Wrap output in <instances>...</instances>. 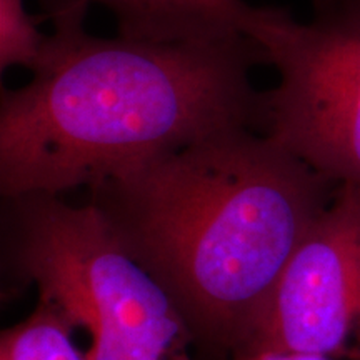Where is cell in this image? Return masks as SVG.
<instances>
[{
	"label": "cell",
	"instance_id": "277c9868",
	"mask_svg": "<svg viewBox=\"0 0 360 360\" xmlns=\"http://www.w3.org/2000/svg\"><path fill=\"white\" fill-rule=\"evenodd\" d=\"M257 44L278 72L260 132L339 186L360 187V0H312L297 22L270 7Z\"/></svg>",
	"mask_w": 360,
	"mask_h": 360
},
{
	"label": "cell",
	"instance_id": "9c48e42d",
	"mask_svg": "<svg viewBox=\"0 0 360 360\" xmlns=\"http://www.w3.org/2000/svg\"><path fill=\"white\" fill-rule=\"evenodd\" d=\"M232 360H334L326 355L307 354V352H283V350H262L257 354L242 355Z\"/></svg>",
	"mask_w": 360,
	"mask_h": 360
},
{
	"label": "cell",
	"instance_id": "5b68a950",
	"mask_svg": "<svg viewBox=\"0 0 360 360\" xmlns=\"http://www.w3.org/2000/svg\"><path fill=\"white\" fill-rule=\"evenodd\" d=\"M360 360V187L339 186L295 250L249 354Z\"/></svg>",
	"mask_w": 360,
	"mask_h": 360
},
{
	"label": "cell",
	"instance_id": "6da1fadb",
	"mask_svg": "<svg viewBox=\"0 0 360 360\" xmlns=\"http://www.w3.org/2000/svg\"><path fill=\"white\" fill-rule=\"evenodd\" d=\"M42 4L53 29L32 80L0 98L4 199L90 191L219 130H260L255 40L103 39L85 30L87 0Z\"/></svg>",
	"mask_w": 360,
	"mask_h": 360
},
{
	"label": "cell",
	"instance_id": "3957f363",
	"mask_svg": "<svg viewBox=\"0 0 360 360\" xmlns=\"http://www.w3.org/2000/svg\"><path fill=\"white\" fill-rule=\"evenodd\" d=\"M4 200L13 276L89 332V360H193L186 315L103 210L49 193Z\"/></svg>",
	"mask_w": 360,
	"mask_h": 360
},
{
	"label": "cell",
	"instance_id": "52a82bcc",
	"mask_svg": "<svg viewBox=\"0 0 360 360\" xmlns=\"http://www.w3.org/2000/svg\"><path fill=\"white\" fill-rule=\"evenodd\" d=\"M75 326L45 300L29 317L2 332L0 360H89L74 340Z\"/></svg>",
	"mask_w": 360,
	"mask_h": 360
},
{
	"label": "cell",
	"instance_id": "ba28073f",
	"mask_svg": "<svg viewBox=\"0 0 360 360\" xmlns=\"http://www.w3.org/2000/svg\"><path fill=\"white\" fill-rule=\"evenodd\" d=\"M49 35L37 29L24 0H0V69L20 65L32 70L42 57Z\"/></svg>",
	"mask_w": 360,
	"mask_h": 360
},
{
	"label": "cell",
	"instance_id": "7a4b0ae2",
	"mask_svg": "<svg viewBox=\"0 0 360 360\" xmlns=\"http://www.w3.org/2000/svg\"><path fill=\"white\" fill-rule=\"evenodd\" d=\"M339 184L267 134L219 130L90 188L210 359L249 352L278 282Z\"/></svg>",
	"mask_w": 360,
	"mask_h": 360
},
{
	"label": "cell",
	"instance_id": "8992f818",
	"mask_svg": "<svg viewBox=\"0 0 360 360\" xmlns=\"http://www.w3.org/2000/svg\"><path fill=\"white\" fill-rule=\"evenodd\" d=\"M107 8L119 34L157 42L255 40L270 7L245 0H87Z\"/></svg>",
	"mask_w": 360,
	"mask_h": 360
}]
</instances>
